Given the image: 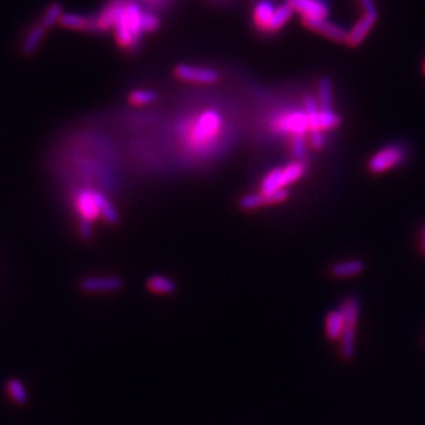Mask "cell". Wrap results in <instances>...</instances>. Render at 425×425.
<instances>
[{
  "label": "cell",
  "mask_w": 425,
  "mask_h": 425,
  "mask_svg": "<svg viewBox=\"0 0 425 425\" xmlns=\"http://www.w3.org/2000/svg\"><path fill=\"white\" fill-rule=\"evenodd\" d=\"M344 320V331L340 339V354L344 361H351L355 355V332L361 315V303L357 296L343 300L340 309Z\"/></svg>",
  "instance_id": "1"
},
{
  "label": "cell",
  "mask_w": 425,
  "mask_h": 425,
  "mask_svg": "<svg viewBox=\"0 0 425 425\" xmlns=\"http://www.w3.org/2000/svg\"><path fill=\"white\" fill-rule=\"evenodd\" d=\"M307 171L304 160H296L285 167L271 169L260 183L262 193H271L277 190H287L288 186L300 180Z\"/></svg>",
  "instance_id": "2"
},
{
  "label": "cell",
  "mask_w": 425,
  "mask_h": 425,
  "mask_svg": "<svg viewBox=\"0 0 425 425\" xmlns=\"http://www.w3.org/2000/svg\"><path fill=\"white\" fill-rule=\"evenodd\" d=\"M408 157L406 146L402 143H391L377 150L368 161V169L373 175H380L405 163Z\"/></svg>",
  "instance_id": "3"
},
{
  "label": "cell",
  "mask_w": 425,
  "mask_h": 425,
  "mask_svg": "<svg viewBox=\"0 0 425 425\" xmlns=\"http://www.w3.org/2000/svg\"><path fill=\"white\" fill-rule=\"evenodd\" d=\"M304 113L309 120V132L310 131H331L338 128L342 124V117L335 112L321 110L317 102V98L307 95L304 99Z\"/></svg>",
  "instance_id": "4"
},
{
  "label": "cell",
  "mask_w": 425,
  "mask_h": 425,
  "mask_svg": "<svg viewBox=\"0 0 425 425\" xmlns=\"http://www.w3.org/2000/svg\"><path fill=\"white\" fill-rule=\"evenodd\" d=\"M278 134L287 135H307L309 134V120L304 110H292L281 113L273 124Z\"/></svg>",
  "instance_id": "5"
},
{
  "label": "cell",
  "mask_w": 425,
  "mask_h": 425,
  "mask_svg": "<svg viewBox=\"0 0 425 425\" xmlns=\"http://www.w3.org/2000/svg\"><path fill=\"white\" fill-rule=\"evenodd\" d=\"M302 22L310 30L335 41V43H344L347 40V32L343 26L329 21L328 18H302Z\"/></svg>",
  "instance_id": "6"
},
{
  "label": "cell",
  "mask_w": 425,
  "mask_h": 425,
  "mask_svg": "<svg viewBox=\"0 0 425 425\" xmlns=\"http://www.w3.org/2000/svg\"><path fill=\"white\" fill-rule=\"evenodd\" d=\"M178 79L198 83V84H215L219 80V73L211 68H198L187 63H180L174 69Z\"/></svg>",
  "instance_id": "7"
},
{
  "label": "cell",
  "mask_w": 425,
  "mask_h": 425,
  "mask_svg": "<svg viewBox=\"0 0 425 425\" xmlns=\"http://www.w3.org/2000/svg\"><path fill=\"white\" fill-rule=\"evenodd\" d=\"M220 123H222V118H220V114L216 110L204 112L200 116L197 125L193 131L194 139L197 142H205V141L214 138L220 129Z\"/></svg>",
  "instance_id": "8"
},
{
  "label": "cell",
  "mask_w": 425,
  "mask_h": 425,
  "mask_svg": "<svg viewBox=\"0 0 425 425\" xmlns=\"http://www.w3.org/2000/svg\"><path fill=\"white\" fill-rule=\"evenodd\" d=\"M124 288V280L120 277H87L80 281V289L85 293L117 292Z\"/></svg>",
  "instance_id": "9"
},
{
  "label": "cell",
  "mask_w": 425,
  "mask_h": 425,
  "mask_svg": "<svg viewBox=\"0 0 425 425\" xmlns=\"http://www.w3.org/2000/svg\"><path fill=\"white\" fill-rule=\"evenodd\" d=\"M377 18H379V15H376V14H364L357 21V23L347 32L346 44L349 47L361 45L365 41V39L369 36L372 29L375 28Z\"/></svg>",
  "instance_id": "10"
},
{
  "label": "cell",
  "mask_w": 425,
  "mask_h": 425,
  "mask_svg": "<svg viewBox=\"0 0 425 425\" xmlns=\"http://www.w3.org/2000/svg\"><path fill=\"white\" fill-rule=\"evenodd\" d=\"M288 4L302 18H328L329 7L324 0H288Z\"/></svg>",
  "instance_id": "11"
},
{
  "label": "cell",
  "mask_w": 425,
  "mask_h": 425,
  "mask_svg": "<svg viewBox=\"0 0 425 425\" xmlns=\"http://www.w3.org/2000/svg\"><path fill=\"white\" fill-rule=\"evenodd\" d=\"M76 207L81 219L94 222L99 218V211L94 198V191L88 189L79 190L76 194Z\"/></svg>",
  "instance_id": "12"
},
{
  "label": "cell",
  "mask_w": 425,
  "mask_h": 425,
  "mask_svg": "<svg viewBox=\"0 0 425 425\" xmlns=\"http://www.w3.org/2000/svg\"><path fill=\"white\" fill-rule=\"evenodd\" d=\"M124 4L118 8L116 19H114V25H113L114 34H116L117 43L121 47H124V48H135L134 39H132V34H131V30H129V25H128V19H127V15H125Z\"/></svg>",
  "instance_id": "13"
},
{
  "label": "cell",
  "mask_w": 425,
  "mask_h": 425,
  "mask_svg": "<svg viewBox=\"0 0 425 425\" xmlns=\"http://www.w3.org/2000/svg\"><path fill=\"white\" fill-rule=\"evenodd\" d=\"M59 23L68 29L87 30L92 33L98 32L96 18H90V17H84L80 14H74V12H63L59 19Z\"/></svg>",
  "instance_id": "14"
},
{
  "label": "cell",
  "mask_w": 425,
  "mask_h": 425,
  "mask_svg": "<svg viewBox=\"0 0 425 425\" xmlns=\"http://www.w3.org/2000/svg\"><path fill=\"white\" fill-rule=\"evenodd\" d=\"M124 10H125V15L128 19V25H129V30L134 39V44L135 47L139 44L141 37H142V15L143 11L141 10V7L135 3V1H127L124 4Z\"/></svg>",
  "instance_id": "15"
},
{
  "label": "cell",
  "mask_w": 425,
  "mask_h": 425,
  "mask_svg": "<svg viewBox=\"0 0 425 425\" xmlns=\"http://www.w3.org/2000/svg\"><path fill=\"white\" fill-rule=\"evenodd\" d=\"M365 271V263L360 259L338 262L331 267V276L335 278H351Z\"/></svg>",
  "instance_id": "16"
},
{
  "label": "cell",
  "mask_w": 425,
  "mask_h": 425,
  "mask_svg": "<svg viewBox=\"0 0 425 425\" xmlns=\"http://www.w3.org/2000/svg\"><path fill=\"white\" fill-rule=\"evenodd\" d=\"M276 11V6L270 0H260L253 10V22L256 28L263 32H269L270 22L273 19Z\"/></svg>",
  "instance_id": "17"
},
{
  "label": "cell",
  "mask_w": 425,
  "mask_h": 425,
  "mask_svg": "<svg viewBox=\"0 0 425 425\" xmlns=\"http://www.w3.org/2000/svg\"><path fill=\"white\" fill-rule=\"evenodd\" d=\"M344 331V320L340 310H333L326 314L325 318V333L332 342H340Z\"/></svg>",
  "instance_id": "18"
},
{
  "label": "cell",
  "mask_w": 425,
  "mask_h": 425,
  "mask_svg": "<svg viewBox=\"0 0 425 425\" xmlns=\"http://www.w3.org/2000/svg\"><path fill=\"white\" fill-rule=\"evenodd\" d=\"M317 102L321 110H333V83L328 76H322L318 81V95Z\"/></svg>",
  "instance_id": "19"
},
{
  "label": "cell",
  "mask_w": 425,
  "mask_h": 425,
  "mask_svg": "<svg viewBox=\"0 0 425 425\" xmlns=\"http://www.w3.org/2000/svg\"><path fill=\"white\" fill-rule=\"evenodd\" d=\"M94 198L99 211V216L109 225H117L120 220V215L114 205L99 191H94Z\"/></svg>",
  "instance_id": "20"
},
{
  "label": "cell",
  "mask_w": 425,
  "mask_h": 425,
  "mask_svg": "<svg viewBox=\"0 0 425 425\" xmlns=\"http://www.w3.org/2000/svg\"><path fill=\"white\" fill-rule=\"evenodd\" d=\"M146 288L158 295H172L178 291L176 284L164 276H152L146 281Z\"/></svg>",
  "instance_id": "21"
},
{
  "label": "cell",
  "mask_w": 425,
  "mask_h": 425,
  "mask_svg": "<svg viewBox=\"0 0 425 425\" xmlns=\"http://www.w3.org/2000/svg\"><path fill=\"white\" fill-rule=\"evenodd\" d=\"M124 3L121 0H116L113 3H110L102 12L99 17H96V23H98V32H105L110 28H113L114 25V19L117 15L118 8L123 6Z\"/></svg>",
  "instance_id": "22"
},
{
  "label": "cell",
  "mask_w": 425,
  "mask_h": 425,
  "mask_svg": "<svg viewBox=\"0 0 425 425\" xmlns=\"http://www.w3.org/2000/svg\"><path fill=\"white\" fill-rule=\"evenodd\" d=\"M293 12L295 11L288 4V1L285 4L277 6L276 11H274V15H273V19H271L270 26H269V32H278V30H281L291 21Z\"/></svg>",
  "instance_id": "23"
},
{
  "label": "cell",
  "mask_w": 425,
  "mask_h": 425,
  "mask_svg": "<svg viewBox=\"0 0 425 425\" xmlns=\"http://www.w3.org/2000/svg\"><path fill=\"white\" fill-rule=\"evenodd\" d=\"M45 30L47 29L41 23L32 28V30L28 33V36L25 37L23 44H22V52L25 55H32L39 48V45H40V43H41V40L45 34Z\"/></svg>",
  "instance_id": "24"
},
{
  "label": "cell",
  "mask_w": 425,
  "mask_h": 425,
  "mask_svg": "<svg viewBox=\"0 0 425 425\" xmlns=\"http://www.w3.org/2000/svg\"><path fill=\"white\" fill-rule=\"evenodd\" d=\"M7 393L10 397L18 404V405H26L28 404V393L22 384L21 380L18 379H10L7 382Z\"/></svg>",
  "instance_id": "25"
},
{
  "label": "cell",
  "mask_w": 425,
  "mask_h": 425,
  "mask_svg": "<svg viewBox=\"0 0 425 425\" xmlns=\"http://www.w3.org/2000/svg\"><path fill=\"white\" fill-rule=\"evenodd\" d=\"M62 14H63V7H62V4L58 3V1H54V3H51V4L48 6V8L45 10V12H44V15H43L40 23H41L45 29H50V28H52L56 22H59Z\"/></svg>",
  "instance_id": "26"
},
{
  "label": "cell",
  "mask_w": 425,
  "mask_h": 425,
  "mask_svg": "<svg viewBox=\"0 0 425 425\" xmlns=\"http://www.w3.org/2000/svg\"><path fill=\"white\" fill-rule=\"evenodd\" d=\"M157 98H158V94L150 90H134L128 95L129 102L134 105H149L157 101Z\"/></svg>",
  "instance_id": "27"
},
{
  "label": "cell",
  "mask_w": 425,
  "mask_h": 425,
  "mask_svg": "<svg viewBox=\"0 0 425 425\" xmlns=\"http://www.w3.org/2000/svg\"><path fill=\"white\" fill-rule=\"evenodd\" d=\"M309 139L307 135H296L292 136V142H291V152L295 156L296 160H303L306 157L307 153V147H309Z\"/></svg>",
  "instance_id": "28"
},
{
  "label": "cell",
  "mask_w": 425,
  "mask_h": 425,
  "mask_svg": "<svg viewBox=\"0 0 425 425\" xmlns=\"http://www.w3.org/2000/svg\"><path fill=\"white\" fill-rule=\"evenodd\" d=\"M238 205L242 211H253V209H259L263 205V200H262V193H252V194H245L244 197L240 198Z\"/></svg>",
  "instance_id": "29"
},
{
  "label": "cell",
  "mask_w": 425,
  "mask_h": 425,
  "mask_svg": "<svg viewBox=\"0 0 425 425\" xmlns=\"http://www.w3.org/2000/svg\"><path fill=\"white\" fill-rule=\"evenodd\" d=\"M288 198H289L288 190H277V191H271V193H262V200H263L265 207L281 204V203L287 201Z\"/></svg>",
  "instance_id": "30"
},
{
  "label": "cell",
  "mask_w": 425,
  "mask_h": 425,
  "mask_svg": "<svg viewBox=\"0 0 425 425\" xmlns=\"http://www.w3.org/2000/svg\"><path fill=\"white\" fill-rule=\"evenodd\" d=\"M160 26V19L152 12H143L142 15V30L154 32Z\"/></svg>",
  "instance_id": "31"
},
{
  "label": "cell",
  "mask_w": 425,
  "mask_h": 425,
  "mask_svg": "<svg viewBox=\"0 0 425 425\" xmlns=\"http://www.w3.org/2000/svg\"><path fill=\"white\" fill-rule=\"evenodd\" d=\"M307 136H309V143L314 147V149H317V150H321V149H324V146H325V135H324V132L322 131H310L309 134H307Z\"/></svg>",
  "instance_id": "32"
},
{
  "label": "cell",
  "mask_w": 425,
  "mask_h": 425,
  "mask_svg": "<svg viewBox=\"0 0 425 425\" xmlns=\"http://www.w3.org/2000/svg\"><path fill=\"white\" fill-rule=\"evenodd\" d=\"M79 233L84 241H90L92 238V222L81 219L79 223Z\"/></svg>",
  "instance_id": "33"
},
{
  "label": "cell",
  "mask_w": 425,
  "mask_h": 425,
  "mask_svg": "<svg viewBox=\"0 0 425 425\" xmlns=\"http://www.w3.org/2000/svg\"><path fill=\"white\" fill-rule=\"evenodd\" d=\"M360 3L362 6V10L365 11L364 14H376V15H379L377 6H376L375 0H360Z\"/></svg>",
  "instance_id": "34"
},
{
  "label": "cell",
  "mask_w": 425,
  "mask_h": 425,
  "mask_svg": "<svg viewBox=\"0 0 425 425\" xmlns=\"http://www.w3.org/2000/svg\"><path fill=\"white\" fill-rule=\"evenodd\" d=\"M420 230H422L420 231V245H422V251H423L425 256V223H423Z\"/></svg>",
  "instance_id": "35"
},
{
  "label": "cell",
  "mask_w": 425,
  "mask_h": 425,
  "mask_svg": "<svg viewBox=\"0 0 425 425\" xmlns=\"http://www.w3.org/2000/svg\"><path fill=\"white\" fill-rule=\"evenodd\" d=\"M423 72H424V76H425V61H424V65H423Z\"/></svg>",
  "instance_id": "36"
}]
</instances>
